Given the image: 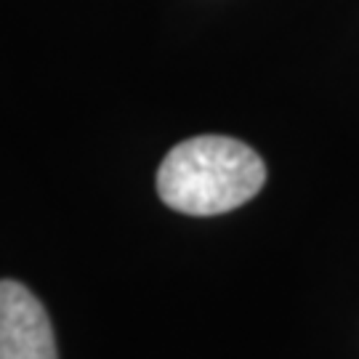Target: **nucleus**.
I'll return each mask as SVG.
<instances>
[{
    "instance_id": "1",
    "label": "nucleus",
    "mask_w": 359,
    "mask_h": 359,
    "mask_svg": "<svg viewBox=\"0 0 359 359\" xmlns=\"http://www.w3.org/2000/svg\"><path fill=\"white\" fill-rule=\"evenodd\" d=\"M266 184L261 154L231 136H194L176 144L157 170V194L187 216H221L245 205Z\"/></svg>"
},
{
    "instance_id": "2",
    "label": "nucleus",
    "mask_w": 359,
    "mask_h": 359,
    "mask_svg": "<svg viewBox=\"0 0 359 359\" xmlns=\"http://www.w3.org/2000/svg\"><path fill=\"white\" fill-rule=\"evenodd\" d=\"M0 359H59L48 311L16 280H0Z\"/></svg>"
}]
</instances>
